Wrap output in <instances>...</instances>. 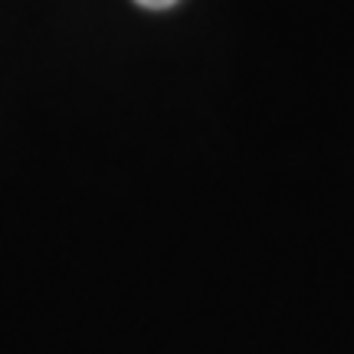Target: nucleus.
<instances>
[{
  "label": "nucleus",
  "mask_w": 354,
  "mask_h": 354,
  "mask_svg": "<svg viewBox=\"0 0 354 354\" xmlns=\"http://www.w3.org/2000/svg\"><path fill=\"white\" fill-rule=\"evenodd\" d=\"M138 7H145V10H167V7H174L177 0H135Z\"/></svg>",
  "instance_id": "f257e3e1"
}]
</instances>
